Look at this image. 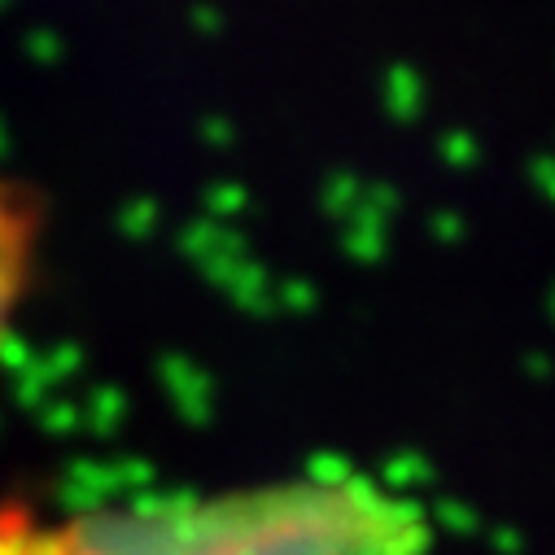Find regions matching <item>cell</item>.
Segmentation results:
<instances>
[{"instance_id": "obj_1", "label": "cell", "mask_w": 555, "mask_h": 555, "mask_svg": "<svg viewBox=\"0 0 555 555\" xmlns=\"http://www.w3.org/2000/svg\"><path fill=\"white\" fill-rule=\"evenodd\" d=\"M429 546L425 507L359 473L66 516L0 507V555H429Z\"/></svg>"}, {"instance_id": "obj_2", "label": "cell", "mask_w": 555, "mask_h": 555, "mask_svg": "<svg viewBox=\"0 0 555 555\" xmlns=\"http://www.w3.org/2000/svg\"><path fill=\"white\" fill-rule=\"evenodd\" d=\"M40 232H44L40 193L0 171V354H5V346L18 328V315L31 298Z\"/></svg>"}]
</instances>
